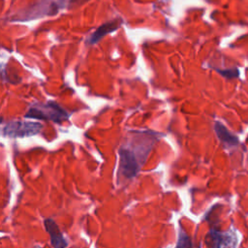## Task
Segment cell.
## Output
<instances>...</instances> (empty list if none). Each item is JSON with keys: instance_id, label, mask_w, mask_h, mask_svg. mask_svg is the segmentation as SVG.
Wrapping results in <instances>:
<instances>
[{"instance_id": "cell-1", "label": "cell", "mask_w": 248, "mask_h": 248, "mask_svg": "<svg viewBox=\"0 0 248 248\" xmlns=\"http://www.w3.org/2000/svg\"><path fill=\"white\" fill-rule=\"evenodd\" d=\"M25 118L49 120L55 123H62L69 119V114L58 104L49 101L45 104L36 103L30 106L28 111L25 113Z\"/></svg>"}, {"instance_id": "cell-2", "label": "cell", "mask_w": 248, "mask_h": 248, "mask_svg": "<svg viewBox=\"0 0 248 248\" xmlns=\"http://www.w3.org/2000/svg\"><path fill=\"white\" fill-rule=\"evenodd\" d=\"M119 169L118 174L123 176L125 179L134 178L140 169V166L143 165L142 162L138 158L135 152L126 145H122L119 148Z\"/></svg>"}, {"instance_id": "cell-3", "label": "cell", "mask_w": 248, "mask_h": 248, "mask_svg": "<svg viewBox=\"0 0 248 248\" xmlns=\"http://www.w3.org/2000/svg\"><path fill=\"white\" fill-rule=\"evenodd\" d=\"M43 125L40 122L31 121H9L2 129V134L9 138H23L37 135L41 132Z\"/></svg>"}, {"instance_id": "cell-4", "label": "cell", "mask_w": 248, "mask_h": 248, "mask_svg": "<svg viewBox=\"0 0 248 248\" xmlns=\"http://www.w3.org/2000/svg\"><path fill=\"white\" fill-rule=\"evenodd\" d=\"M45 228L50 236V242L53 248H66L68 246L67 240L52 219L48 218L45 220Z\"/></svg>"}, {"instance_id": "cell-5", "label": "cell", "mask_w": 248, "mask_h": 248, "mask_svg": "<svg viewBox=\"0 0 248 248\" xmlns=\"http://www.w3.org/2000/svg\"><path fill=\"white\" fill-rule=\"evenodd\" d=\"M122 24V19L120 18H115L113 20H110L108 22L104 23L100 27H98L95 32L89 37L88 39V44H96L98 41H100L104 36H106L108 33H111L118 29L120 25Z\"/></svg>"}, {"instance_id": "cell-6", "label": "cell", "mask_w": 248, "mask_h": 248, "mask_svg": "<svg viewBox=\"0 0 248 248\" xmlns=\"http://www.w3.org/2000/svg\"><path fill=\"white\" fill-rule=\"evenodd\" d=\"M227 235L215 230H211L205 237V242L208 248H222L227 244Z\"/></svg>"}, {"instance_id": "cell-7", "label": "cell", "mask_w": 248, "mask_h": 248, "mask_svg": "<svg viewBox=\"0 0 248 248\" xmlns=\"http://www.w3.org/2000/svg\"><path fill=\"white\" fill-rule=\"evenodd\" d=\"M214 128H215V132H216L219 140L224 144H227V145L237 144V141H238L237 139L233 135H232L223 124H221L220 122H216Z\"/></svg>"}, {"instance_id": "cell-8", "label": "cell", "mask_w": 248, "mask_h": 248, "mask_svg": "<svg viewBox=\"0 0 248 248\" xmlns=\"http://www.w3.org/2000/svg\"><path fill=\"white\" fill-rule=\"evenodd\" d=\"M175 248H199V247H196L193 244L191 237L186 233V232H184L183 229H180L178 232V239H177Z\"/></svg>"}, {"instance_id": "cell-9", "label": "cell", "mask_w": 248, "mask_h": 248, "mask_svg": "<svg viewBox=\"0 0 248 248\" xmlns=\"http://www.w3.org/2000/svg\"><path fill=\"white\" fill-rule=\"evenodd\" d=\"M218 72L222 75V76H224L225 78H235V77H237L238 75H239V72H238V70L237 69H229V70H225V71H219L218 70Z\"/></svg>"}]
</instances>
